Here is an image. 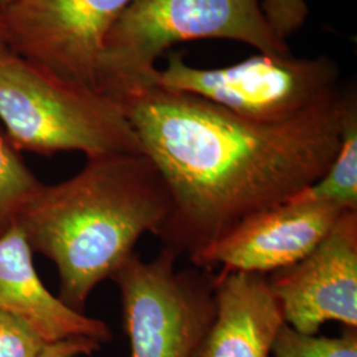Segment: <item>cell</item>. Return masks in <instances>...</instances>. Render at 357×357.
Instances as JSON below:
<instances>
[{"mask_svg": "<svg viewBox=\"0 0 357 357\" xmlns=\"http://www.w3.org/2000/svg\"><path fill=\"white\" fill-rule=\"evenodd\" d=\"M343 91L275 123L158 86L119 100L169 193L156 237L193 259L245 218L319 180L339 150Z\"/></svg>", "mask_w": 357, "mask_h": 357, "instance_id": "6da1fadb", "label": "cell"}, {"mask_svg": "<svg viewBox=\"0 0 357 357\" xmlns=\"http://www.w3.org/2000/svg\"><path fill=\"white\" fill-rule=\"evenodd\" d=\"M171 199L166 183L144 153L89 158L61 183L40 187L16 225L33 253L56 265L60 299L77 311L112 280L144 233L158 236Z\"/></svg>", "mask_w": 357, "mask_h": 357, "instance_id": "7a4b0ae2", "label": "cell"}, {"mask_svg": "<svg viewBox=\"0 0 357 357\" xmlns=\"http://www.w3.org/2000/svg\"><path fill=\"white\" fill-rule=\"evenodd\" d=\"M222 38L262 54L293 56L271 26L262 0H132L110 29L97 90L115 102L153 86L156 61L174 45Z\"/></svg>", "mask_w": 357, "mask_h": 357, "instance_id": "3957f363", "label": "cell"}, {"mask_svg": "<svg viewBox=\"0 0 357 357\" xmlns=\"http://www.w3.org/2000/svg\"><path fill=\"white\" fill-rule=\"evenodd\" d=\"M0 121L19 153H143L118 103L16 54L0 65Z\"/></svg>", "mask_w": 357, "mask_h": 357, "instance_id": "277c9868", "label": "cell"}, {"mask_svg": "<svg viewBox=\"0 0 357 357\" xmlns=\"http://www.w3.org/2000/svg\"><path fill=\"white\" fill-rule=\"evenodd\" d=\"M153 86L199 97L245 119L275 123L302 114L340 88V69L332 59L257 54L238 64L203 69L180 52L168 53Z\"/></svg>", "mask_w": 357, "mask_h": 357, "instance_id": "5b68a950", "label": "cell"}, {"mask_svg": "<svg viewBox=\"0 0 357 357\" xmlns=\"http://www.w3.org/2000/svg\"><path fill=\"white\" fill-rule=\"evenodd\" d=\"M180 255L165 246L151 261L130 257L116 283L130 357H193L217 312V273L178 270Z\"/></svg>", "mask_w": 357, "mask_h": 357, "instance_id": "8992f818", "label": "cell"}, {"mask_svg": "<svg viewBox=\"0 0 357 357\" xmlns=\"http://www.w3.org/2000/svg\"><path fill=\"white\" fill-rule=\"evenodd\" d=\"M131 1L17 0L0 8V26L16 56L97 90L105 41Z\"/></svg>", "mask_w": 357, "mask_h": 357, "instance_id": "52a82bcc", "label": "cell"}, {"mask_svg": "<svg viewBox=\"0 0 357 357\" xmlns=\"http://www.w3.org/2000/svg\"><path fill=\"white\" fill-rule=\"evenodd\" d=\"M268 278L283 321L317 335L327 321L357 328V211H347L305 258Z\"/></svg>", "mask_w": 357, "mask_h": 357, "instance_id": "ba28073f", "label": "cell"}, {"mask_svg": "<svg viewBox=\"0 0 357 357\" xmlns=\"http://www.w3.org/2000/svg\"><path fill=\"white\" fill-rule=\"evenodd\" d=\"M344 209L287 200L248 217L191 259L196 268L266 275L310 255Z\"/></svg>", "mask_w": 357, "mask_h": 357, "instance_id": "9c48e42d", "label": "cell"}, {"mask_svg": "<svg viewBox=\"0 0 357 357\" xmlns=\"http://www.w3.org/2000/svg\"><path fill=\"white\" fill-rule=\"evenodd\" d=\"M0 312L24 321L47 344L75 337L102 344L113 336L102 320L86 317L48 291L17 225L0 236Z\"/></svg>", "mask_w": 357, "mask_h": 357, "instance_id": "30bf717a", "label": "cell"}, {"mask_svg": "<svg viewBox=\"0 0 357 357\" xmlns=\"http://www.w3.org/2000/svg\"><path fill=\"white\" fill-rule=\"evenodd\" d=\"M215 321L193 357H271L284 323L266 275L218 271Z\"/></svg>", "mask_w": 357, "mask_h": 357, "instance_id": "8fae6325", "label": "cell"}, {"mask_svg": "<svg viewBox=\"0 0 357 357\" xmlns=\"http://www.w3.org/2000/svg\"><path fill=\"white\" fill-rule=\"evenodd\" d=\"M289 200L314 202L344 211H357L356 90L348 88L343 91L340 144L331 166L319 180Z\"/></svg>", "mask_w": 357, "mask_h": 357, "instance_id": "7c38bea8", "label": "cell"}, {"mask_svg": "<svg viewBox=\"0 0 357 357\" xmlns=\"http://www.w3.org/2000/svg\"><path fill=\"white\" fill-rule=\"evenodd\" d=\"M41 185L6 132L0 131V236L16 225Z\"/></svg>", "mask_w": 357, "mask_h": 357, "instance_id": "4fadbf2b", "label": "cell"}, {"mask_svg": "<svg viewBox=\"0 0 357 357\" xmlns=\"http://www.w3.org/2000/svg\"><path fill=\"white\" fill-rule=\"evenodd\" d=\"M271 357H357V328L328 337L296 331L283 323L271 347Z\"/></svg>", "mask_w": 357, "mask_h": 357, "instance_id": "5bb4252c", "label": "cell"}, {"mask_svg": "<svg viewBox=\"0 0 357 357\" xmlns=\"http://www.w3.org/2000/svg\"><path fill=\"white\" fill-rule=\"evenodd\" d=\"M47 345L24 321L0 312V357H40Z\"/></svg>", "mask_w": 357, "mask_h": 357, "instance_id": "9a60e30c", "label": "cell"}, {"mask_svg": "<svg viewBox=\"0 0 357 357\" xmlns=\"http://www.w3.org/2000/svg\"><path fill=\"white\" fill-rule=\"evenodd\" d=\"M101 348V343L88 337H75L48 344L40 357L89 356Z\"/></svg>", "mask_w": 357, "mask_h": 357, "instance_id": "2e32d148", "label": "cell"}, {"mask_svg": "<svg viewBox=\"0 0 357 357\" xmlns=\"http://www.w3.org/2000/svg\"><path fill=\"white\" fill-rule=\"evenodd\" d=\"M13 54L15 53L11 50L7 38L4 36V32H3V29L0 26V65L4 64L8 59L13 57Z\"/></svg>", "mask_w": 357, "mask_h": 357, "instance_id": "e0dca14e", "label": "cell"}, {"mask_svg": "<svg viewBox=\"0 0 357 357\" xmlns=\"http://www.w3.org/2000/svg\"><path fill=\"white\" fill-rule=\"evenodd\" d=\"M15 1H17V0H0V8H4V7L13 4Z\"/></svg>", "mask_w": 357, "mask_h": 357, "instance_id": "ac0fdd59", "label": "cell"}]
</instances>
